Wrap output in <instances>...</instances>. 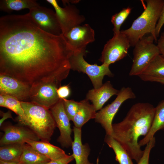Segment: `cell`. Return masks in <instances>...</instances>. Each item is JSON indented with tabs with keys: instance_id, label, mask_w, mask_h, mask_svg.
Here are the masks:
<instances>
[{
	"instance_id": "cell-14",
	"label": "cell",
	"mask_w": 164,
	"mask_h": 164,
	"mask_svg": "<svg viewBox=\"0 0 164 164\" xmlns=\"http://www.w3.org/2000/svg\"><path fill=\"white\" fill-rule=\"evenodd\" d=\"M31 87L10 76L0 74V94L10 96L20 101L29 100Z\"/></svg>"
},
{
	"instance_id": "cell-2",
	"label": "cell",
	"mask_w": 164,
	"mask_h": 164,
	"mask_svg": "<svg viewBox=\"0 0 164 164\" xmlns=\"http://www.w3.org/2000/svg\"><path fill=\"white\" fill-rule=\"evenodd\" d=\"M155 107L149 103L138 102L131 108L121 121L112 124L111 136L127 151L137 163L144 150L141 149L138 139L149 132L153 120Z\"/></svg>"
},
{
	"instance_id": "cell-15",
	"label": "cell",
	"mask_w": 164,
	"mask_h": 164,
	"mask_svg": "<svg viewBox=\"0 0 164 164\" xmlns=\"http://www.w3.org/2000/svg\"><path fill=\"white\" fill-rule=\"evenodd\" d=\"M4 134L0 140V146L15 143H26L28 140L38 141L37 135L28 128L23 125H9L2 128Z\"/></svg>"
},
{
	"instance_id": "cell-4",
	"label": "cell",
	"mask_w": 164,
	"mask_h": 164,
	"mask_svg": "<svg viewBox=\"0 0 164 164\" xmlns=\"http://www.w3.org/2000/svg\"><path fill=\"white\" fill-rule=\"evenodd\" d=\"M26 120L20 125L34 132L41 141L49 142L56 127L49 109L30 101H20Z\"/></svg>"
},
{
	"instance_id": "cell-34",
	"label": "cell",
	"mask_w": 164,
	"mask_h": 164,
	"mask_svg": "<svg viewBox=\"0 0 164 164\" xmlns=\"http://www.w3.org/2000/svg\"><path fill=\"white\" fill-rule=\"evenodd\" d=\"M156 45L160 54L164 57V30L161 33L160 37L157 39Z\"/></svg>"
},
{
	"instance_id": "cell-29",
	"label": "cell",
	"mask_w": 164,
	"mask_h": 164,
	"mask_svg": "<svg viewBox=\"0 0 164 164\" xmlns=\"http://www.w3.org/2000/svg\"><path fill=\"white\" fill-rule=\"evenodd\" d=\"M155 138L154 136L146 145L142 156L137 164H149L150 152L151 149L155 146Z\"/></svg>"
},
{
	"instance_id": "cell-18",
	"label": "cell",
	"mask_w": 164,
	"mask_h": 164,
	"mask_svg": "<svg viewBox=\"0 0 164 164\" xmlns=\"http://www.w3.org/2000/svg\"><path fill=\"white\" fill-rule=\"evenodd\" d=\"M26 143L51 160L60 159L68 155L63 149L50 144L49 142L28 140Z\"/></svg>"
},
{
	"instance_id": "cell-9",
	"label": "cell",
	"mask_w": 164,
	"mask_h": 164,
	"mask_svg": "<svg viewBox=\"0 0 164 164\" xmlns=\"http://www.w3.org/2000/svg\"><path fill=\"white\" fill-rule=\"evenodd\" d=\"M61 84L56 82L41 83L31 87L30 102L50 109L60 100L57 93Z\"/></svg>"
},
{
	"instance_id": "cell-37",
	"label": "cell",
	"mask_w": 164,
	"mask_h": 164,
	"mask_svg": "<svg viewBox=\"0 0 164 164\" xmlns=\"http://www.w3.org/2000/svg\"><path fill=\"white\" fill-rule=\"evenodd\" d=\"M0 164H20L19 162H7L0 160Z\"/></svg>"
},
{
	"instance_id": "cell-22",
	"label": "cell",
	"mask_w": 164,
	"mask_h": 164,
	"mask_svg": "<svg viewBox=\"0 0 164 164\" xmlns=\"http://www.w3.org/2000/svg\"><path fill=\"white\" fill-rule=\"evenodd\" d=\"M51 160L26 143L20 158V164H45Z\"/></svg>"
},
{
	"instance_id": "cell-16",
	"label": "cell",
	"mask_w": 164,
	"mask_h": 164,
	"mask_svg": "<svg viewBox=\"0 0 164 164\" xmlns=\"http://www.w3.org/2000/svg\"><path fill=\"white\" fill-rule=\"evenodd\" d=\"M119 91L108 81L98 89L90 90L87 94L86 99L92 102L97 111L102 108L104 104L112 96L117 95Z\"/></svg>"
},
{
	"instance_id": "cell-5",
	"label": "cell",
	"mask_w": 164,
	"mask_h": 164,
	"mask_svg": "<svg viewBox=\"0 0 164 164\" xmlns=\"http://www.w3.org/2000/svg\"><path fill=\"white\" fill-rule=\"evenodd\" d=\"M154 41V38L150 35L145 36L137 42L134 46L132 64L129 75H141L153 59L160 54Z\"/></svg>"
},
{
	"instance_id": "cell-24",
	"label": "cell",
	"mask_w": 164,
	"mask_h": 164,
	"mask_svg": "<svg viewBox=\"0 0 164 164\" xmlns=\"http://www.w3.org/2000/svg\"><path fill=\"white\" fill-rule=\"evenodd\" d=\"M104 141L113 149L115 154V159L119 164H134L127 151L111 136L106 135Z\"/></svg>"
},
{
	"instance_id": "cell-7",
	"label": "cell",
	"mask_w": 164,
	"mask_h": 164,
	"mask_svg": "<svg viewBox=\"0 0 164 164\" xmlns=\"http://www.w3.org/2000/svg\"><path fill=\"white\" fill-rule=\"evenodd\" d=\"M115 99L110 104L97 112L95 122L101 124L106 135L111 136L113 133L112 122L114 116L122 104L129 99H134L136 95L129 87H123L120 90Z\"/></svg>"
},
{
	"instance_id": "cell-8",
	"label": "cell",
	"mask_w": 164,
	"mask_h": 164,
	"mask_svg": "<svg viewBox=\"0 0 164 164\" xmlns=\"http://www.w3.org/2000/svg\"><path fill=\"white\" fill-rule=\"evenodd\" d=\"M130 46L127 37L121 31L114 34L105 45L100 60L102 64L109 66L125 57Z\"/></svg>"
},
{
	"instance_id": "cell-36",
	"label": "cell",
	"mask_w": 164,
	"mask_h": 164,
	"mask_svg": "<svg viewBox=\"0 0 164 164\" xmlns=\"http://www.w3.org/2000/svg\"><path fill=\"white\" fill-rule=\"evenodd\" d=\"M6 99L5 95L0 94V106L5 108Z\"/></svg>"
},
{
	"instance_id": "cell-32",
	"label": "cell",
	"mask_w": 164,
	"mask_h": 164,
	"mask_svg": "<svg viewBox=\"0 0 164 164\" xmlns=\"http://www.w3.org/2000/svg\"><path fill=\"white\" fill-rule=\"evenodd\" d=\"M74 159L73 155H68L64 158L56 160H51L45 164H68Z\"/></svg>"
},
{
	"instance_id": "cell-19",
	"label": "cell",
	"mask_w": 164,
	"mask_h": 164,
	"mask_svg": "<svg viewBox=\"0 0 164 164\" xmlns=\"http://www.w3.org/2000/svg\"><path fill=\"white\" fill-rule=\"evenodd\" d=\"M164 129V99L155 107L153 120L147 134L138 143L140 146L146 145L158 131Z\"/></svg>"
},
{
	"instance_id": "cell-11",
	"label": "cell",
	"mask_w": 164,
	"mask_h": 164,
	"mask_svg": "<svg viewBox=\"0 0 164 164\" xmlns=\"http://www.w3.org/2000/svg\"><path fill=\"white\" fill-rule=\"evenodd\" d=\"M46 1L53 7L58 19L62 35L74 27L80 25L85 20L84 16L80 15L77 9L70 5L60 6L56 0Z\"/></svg>"
},
{
	"instance_id": "cell-6",
	"label": "cell",
	"mask_w": 164,
	"mask_h": 164,
	"mask_svg": "<svg viewBox=\"0 0 164 164\" xmlns=\"http://www.w3.org/2000/svg\"><path fill=\"white\" fill-rule=\"evenodd\" d=\"M86 51L73 54L69 58L71 69L86 74L92 83L94 89H98L103 84L102 80L104 76L112 77L113 74L110 70L109 66L102 64H90L84 58Z\"/></svg>"
},
{
	"instance_id": "cell-17",
	"label": "cell",
	"mask_w": 164,
	"mask_h": 164,
	"mask_svg": "<svg viewBox=\"0 0 164 164\" xmlns=\"http://www.w3.org/2000/svg\"><path fill=\"white\" fill-rule=\"evenodd\" d=\"M74 140L72 144L73 155L76 164H94L88 159L90 149L87 143L83 144L81 140V128L74 126Z\"/></svg>"
},
{
	"instance_id": "cell-27",
	"label": "cell",
	"mask_w": 164,
	"mask_h": 164,
	"mask_svg": "<svg viewBox=\"0 0 164 164\" xmlns=\"http://www.w3.org/2000/svg\"><path fill=\"white\" fill-rule=\"evenodd\" d=\"M131 10L132 8L128 7L124 8L112 16L111 21L114 26L113 29L114 34L120 32L121 26L130 13Z\"/></svg>"
},
{
	"instance_id": "cell-33",
	"label": "cell",
	"mask_w": 164,
	"mask_h": 164,
	"mask_svg": "<svg viewBox=\"0 0 164 164\" xmlns=\"http://www.w3.org/2000/svg\"><path fill=\"white\" fill-rule=\"evenodd\" d=\"M138 76L141 79L145 81L156 82L164 84V78H156L142 75Z\"/></svg>"
},
{
	"instance_id": "cell-10",
	"label": "cell",
	"mask_w": 164,
	"mask_h": 164,
	"mask_svg": "<svg viewBox=\"0 0 164 164\" xmlns=\"http://www.w3.org/2000/svg\"><path fill=\"white\" fill-rule=\"evenodd\" d=\"M73 54L85 51L95 40L94 30L88 24L76 26L63 35Z\"/></svg>"
},
{
	"instance_id": "cell-21",
	"label": "cell",
	"mask_w": 164,
	"mask_h": 164,
	"mask_svg": "<svg viewBox=\"0 0 164 164\" xmlns=\"http://www.w3.org/2000/svg\"><path fill=\"white\" fill-rule=\"evenodd\" d=\"M26 143H12L0 146V160L19 162Z\"/></svg>"
},
{
	"instance_id": "cell-23",
	"label": "cell",
	"mask_w": 164,
	"mask_h": 164,
	"mask_svg": "<svg viewBox=\"0 0 164 164\" xmlns=\"http://www.w3.org/2000/svg\"><path fill=\"white\" fill-rule=\"evenodd\" d=\"M39 5L34 0H1L0 9L6 12H11L24 9L29 10Z\"/></svg>"
},
{
	"instance_id": "cell-28",
	"label": "cell",
	"mask_w": 164,
	"mask_h": 164,
	"mask_svg": "<svg viewBox=\"0 0 164 164\" xmlns=\"http://www.w3.org/2000/svg\"><path fill=\"white\" fill-rule=\"evenodd\" d=\"M65 112L70 121H72L80 106V102L73 100L63 99Z\"/></svg>"
},
{
	"instance_id": "cell-35",
	"label": "cell",
	"mask_w": 164,
	"mask_h": 164,
	"mask_svg": "<svg viewBox=\"0 0 164 164\" xmlns=\"http://www.w3.org/2000/svg\"><path fill=\"white\" fill-rule=\"evenodd\" d=\"M1 114H2V118L0 120V126H2L3 123L4 121L6 119L9 118H11L13 119L12 116L11 111L9 110L6 112H3L2 111H0Z\"/></svg>"
},
{
	"instance_id": "cell-26",
	"label": "cell",
	"mask_w": 164,
	"mask_h": 164,
	"mask_svg": "<svg viewBox=\"0 0 164 164\" xmlns=\"http://www.w3.org/2000/svg\"><path fill=\"white\" fill-rule=\"evenodd\" d=\"M5 95L6 99L5 108L12 111L18 115L16 119L19 124L26 121L27 117L20 101L13 97Z\"/></svg>"
},
{
	"instance_id": "cell-13",
	"label": "cell",
	"mask_w": 164,
	"mask_h": 164,
	"mask_svg": "<svg viewBox=\"0 0 164 164\" xmlns=\"http://www.w3.org/2000/svg\"><path fill=\"white\" fill-rule=\"evenodd\" d=\"M50 111L60 132L57 141L63 147L67 148L71 146L73 141L71 136L73 130L71 128L70 120L64 109L63 100L60 99Z\"/></svg>"
},
{
	"instance_id": "cell-20",
	"label": "cell",
	"mask_w": 164,
	"mask_h": 164,
	"mask_svg": "<svg viewBox=\"0 0 164 164\" xmlns=\"http://www.w3.org/2000/svg\"><path fill=\"white\" fill-rule=\"evenodd\" d=\"M96 113L94 106L90 104L88 100L86 99L81 101L78 111L72 121L74 126L81 128L90 120L95 119Z\"/></svg>"
},
{
	"instance_id": "cell-12",
	"label": "cell",
	"mask_w": 164,
	"mask_h": 164,
	"mask_svg": "<svg viewBox=\"0 0 164 164\" xmlns=\"http://www.w3.org/2000/svg\"><path fill=\"white\" fill-rule=\"evenodd\" d=\"M28 13L43 31L55 35L62 34L56 13L51 9L38 5L29 10Z\"/></svg>"
},
{
	"instance_id": "cell-1",
	"label": "cell",
	"mask_w": 164,
	"mask_h": 164,
	"mask_svg": "<svg viewBox=\"0 0 164 164\" xmlns=\"http://www.w3.org/2000/svg\"><path fill=\"white\" fill-rule=\"evenodd\" d=\"M73 52L62 34L41 29L29 13L0 18V74L31 87L40 84H61L71 69Z\"/></svg>"
},
{
	"instance_id": "cell-25",
	"label": "cell",
	"mask_w": 164,
	"mask_h": 164,
	"mask_svg": "<svg viewBox=\"0 0 164 164\" xmlns=\"http://www.w3.org/2000/svg\"><path fill=\"white\" fill-rule=\"evenodd\" d=\"M141 75L164 78V57L160 54L157 55Z\"/></svg>"
},
{
	"instance_id": "cell-30",
	"label": "cell",
	"mask_w": 164,
	"mask_h": 164,
	"mask_svg": "<svg viewBox=\"0 0 164 164\" xmlns=\"http://www.w3.org/2000/svg\"><path fill=\"white\" fill-rule=\"evenodd\" d=\"M58 96L60 99H66L70 93V87L68 85L60 86L57 90Z\"/></svg>"
},
{
	"instance_id": "cell-31",
	"label": "cell",
	"mask_w": 164,
	"mask_h": 164,
	"mask_svg": "<svg viewBox=\"0 0 164 164\" xmlns=\"http://www.w3.org/2000/svg\"><path fill=\"white\" fill-rule=\"evenodd\" d=\"M164 25V4L162 9L155 27V34L157 38L159 36L161 29Z\"/></svg>"
},
{
	"instance_id": "cell-3",
	"label": "cell",
	"mask_w": 164,
	"mask_h": 164,
	"mask_svg": "<svg viewBox=\"0 0 164 164\" xmlns=\"http://www.w3.org/2000/svg\"><path fill=\"white\" fill-rule=\"evenodd\" d=\"M146 5L141 14L133 22L129 28L121 32L128 39L132 46L145 35H152L157 43L155 29L159 16L164 4V0H146Z\"/></svg>"
}]
</instances>
